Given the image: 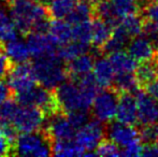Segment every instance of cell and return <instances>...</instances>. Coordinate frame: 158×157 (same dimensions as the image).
<instances>
[{
    "mask_svg": "<svg viewBox=\"0 0 158 157\" xmlns=\"http://www.w3.org/2000/svg\"><path fill=\"white\" fill-rule=\"evenodd\" d=\"M31 65L38 83L51 89L69 80L67 63L58 54L35 58Z\"/></svg>",
    "mask_w": 158,
    "mask_h": 157,
    "instance_id": "obj_1",
    "label": "cell"
},
{
    "mask_svg": "<svg viewBox=\"0 0 158 157\" xmlns=\"http://www.w3.org/2000/svg\"><path fill=\"white\" fill-rule=\"evenodd\" d=\"M54 140L45 128L32 132L19 134L14 147V155L19 156H51L53 155Z\"/></svg>",
    "mask_w": 158,
    "mask_h": 157,
    "instance_id": "obj_2",
    "label": "cell"
},
{
    "mask_svg": "<svg viewBox=\"0 0 158 157\" xmlns=\"http://www.w3.org/2000/svg\"><path fill=\"white\" fill-rule=\"evenodd\" d=\"M11 19L16 29L23 37L31 32L32 26L38 19L51 16L48 8L33 0H21L11 4Z\"/></svg>",
    "mask_w": 158,
    "mask_h": 157,
    "instance_id": "obj_3",
    "label": "cell"
},
{
    "mask_svg": "<svg viewBox=\"0 0 158 157\" xmlns=\"http://www.w3.org/2000/svg\"><path fill=\"white\" fill-rule=\"evenodd\" d=\"M14 98L21 105L39 108L45 113L46 118L52 116L58 112H63L57 101L54 89L43 85H35L25 92L14 95Z\"/></svg>",
    "mask_w": 158,
    "mask_h": 157,
    "instance_id": "obj_4",
    "label": "cell"
},
{
    "mask_svg": "<svg viewBox=\"0 0 158 157\" xmlns=\"http://www.w3.org/2000/svg\"><path fill=\"white\" fill-rule=\"evenodd\" d=\"M57 101L59 103L61 111L64 113L84 110L89 111L92 103L86 99L79 84L72 80H67L64 83L55 88Z\"/></svg>",
    "mask_w": 158,
    "mask_h": 157,
    "instance_id": "obj_5",
    "label": "cell"
},
{
    "mask_svg": "<svg viewBox=\"0 0 158 157\" xmlns=\"http://www.w3.org/2000/svg\"><path fill=\"white\" fill-rule=\"evenodd\" d=\"M106 138V125L97 118H90L85 126L77 130L74 137L77 143L84 150V156L96 155L99 143Z\"/></svg>",
    "mask_w": 158,
    "mask_h": 157,
    "instance_id": "obj_6",
    "label": "cell"
},
{
    "mask_svg": "<svg viewBox=\"0 0 158 157\" xmlns=\"http://www.w3.org/2000/svg\"><path fill=\"white\" fill-rule=\"evenodd\" d=\"M119 96L121 94L113 86L102 88V90L98 92L90 108L93 116L106 124L112 121L116 115Z\"/></svg>",
    "mask_w": 158,
    "mask_h": 157,
    "instance_id": "obj_7",
    "label": "cell"
},
{
    "mask_svg": "<svg viewBox=\"0 0 158 157\" xmlns=\"http://www.w3.org/2000/svg\"><path fill=\"white\" fill-rule=\"evenodd\" d=\"M45 113L39 108L19 105V110L13 119V125L19 134H25V132L37 131L43 128L45 125Z\"/></svg>",
    "mask_w": 158,
    "mask_h": 157,
    "instance_id": "obj_8",
    "label": "cell"
},
{
    "mask_svg": "<svg viewBox=\"0 0 158 157\" xmlns=\"http://www.w3.org/2000/svg\"><path fill=\"white\" fill-rule=\"evenodd\" d=\"M8 84L12 89L13 94L16 95L19 93L25 92L38 84L35 72L32 69V65L27 63L16 64L13 66L12 70L6 76Z\"/></svg>",
    "mask_w": 158,
    "mask_h": 157,
    "instance_id": "obj_9",
    "label": "cell"
},
{
    "mask_svg": "<svg viewBox=\"0 0 158 157\" xmlns=\"http://www.w3.org/2000/svg\"><path fill=\"white\" fill-rule=\"evenodd\" d=\"M106 138L116 143L121 149H126L141 141L139 130L135 126L121 123L118 121L116 123L109 122L106 124Z\"/></svg>",
    "mask_w": 158,
    "mask_h": 157,
    "instance_id": "obj_10",
    "label": "cell"
},
{
    "mask_svg": "<svg viewBox=\"0 0 158 157\" xmlns=\"http://www.w3.org/2000/svg\"><path fill=\"white\" fill-rule=\"evenodd\" d=\"M44 128L48 130L54 141L72 140L77 132L64 112H58L54 115L46 118Z\"/></svg>",
    "mask_w": 158,
    "mask_h": 157,
    "instance_id": "obj_11",
    "label": "cell"
},
{
    "mask_svg": "<svg viewBox=\"0 0 158 157\" xmlns=\"http://www.w3.org/2000/svg\"><path fill=\"white\" fill-rule=\"evenodd\" d=\"M138 107V122L140 125L157 123L158 122V101L148 93L139 88L135 93Z\"/></svg>",
    "mask_w": 158,
    "mask_h": 157,
    "instance_id": "obj_12",
    "label": "cell"
},
{
    "mask_svg": "<svg viewBox=\"0 0 158 157\" xmlns=\"http://www.w3.org/2000/svg\"><path fill=\"white\" fill-rule=\"evenodd\" d=\"M26 39L30 54L33 58L57 54L58 45L55 43V41L51 38L48 34L30 32L26 36Z\"/></svg>",
    "mask_w": 158,
    "mask_h": 157,
    "instance_id": "obj_13",
    "label": "cell"
},
{
    "mask_svg": "<svg viewBox=\"0 0 158 157\" xmlns=\"http://www.w3.org/2000/svg\"><path fill=\"white\" fill-rule=\"evenodd\" d=\"M115 118L121 123L133 126L135 125L138 122V107L135 95L130 93L121 94Z\"/></svg>",
    "mask_w": 158,
    "mask_h": 157,
    "instance_id": "obj_14",
    "label": "cell"
},
{
    "mask_svg": "<svg viewBox=\"0 0 158 157\" xmlns=\"http://www.w3.org/2000/svg\"><path fill=\"white\" fill-rule=\"evenodd\" d=\"M127 53L138 63L153 60L156 55L154 48L145 37L137 36L129 41L127 45Z\"/></svg>",
    "mask_w": 158,
    "mask_h": 157,
    "instance_id": "obj_15",
    "label": "cell"
},
{
    "mask_svg": "<svg viewBox=\"0 0 158 157\" xmlns=\"http://www.w3.org/2000/svg\"><path fill=\"white\" fill-rule=\"evenodd\" d=\"M96 57L90 52L82 54L73 58L72 60L67 61V70L70 80H77L85 74L92 72L94 69Z\"/></svg>",
    "mask_w": 158,
    "mask_h": 157,
    "instance_id": "obj_16",
    "label": "cell"
},
{
    "mask_svg": "<svg viewBox=\"0 0 158 157\" xmlns=\"http://www.w3.org/2000/svg\"><path fill=\"white\" fill-rule=\"evenodd\" d=\"M93 71H94L93 74H94L99 87L106 88L112 86L115 78V70L109 58H106L103 56L98 57L95 60Z\"/></svg>",
    "mask_w": 158,
    "mask_h": 157,
    "instance_id": "obj_17",
    "label": "cell"
},
{
    "mask_svg": "<svg viewBox=\"0 0 158 157\" xmlns=\"http://www.w3.org/2000/svg\"><path fill=\"white\" fill-rule=\"evenodd\" d=\"M131 40V37L128 35V32L125 30V28L121 25V23L113 28V31L111 37L108 41L103 44L101 48V52L103 55H110L112 53L123 51L127 48L129 41Z\"/></svg>",
    "mask_w": 158,
    "mask_h": 157,
    "instance_id": "obj_18",
    "label": "cell"
},
{
    "mask_svg": "<svg viewBox=\"0 0 158 157\" xmlns=\"http://www.w3.org/2000/svg\"><path fill=\"white\" fill-rule=\"evenodd\" d=\"M3 48L6 51L9 58L13 61L14 65L22 63H27L31 57L27 42H24L19 38L11 40L3 44Z\"/></svg>",
    "mask_w": 158,
    "mask_h": 157,
    "instance_id": "obj_19",
    "label": "cell"
},
{
    "mask_svg": "<svg viewBox=\"0 0 158 157\" xmlns=\"http://www.w3.org/2000/svg\"><path fill=\"white\" fill-rule=\"evenodd\" d=\"M48 35L57 45H63L73 40L72 25L64 19H53L51 22Z\"/></svg>",
    "mask_w": 158,
    "mask_h": 157,
    "instance_id": "obj_20",
    "label": "cell"
},
{
    "mask_svg": "<svg viewBox=\"0 0 158 157\" xmlns=\"http://www.w3.org/2000/svg\"><path fill=\"white\" fill-rule=\"evenodd\" d=\"M92 26H93V36H92V46L100 48L103 46L111 37L113 31V27L104 22L103 19L94 16L92 19Z\"/></svg>",
    "mask_w": 158,
    "mask_h": 157,
    "instance_id": "obj_21",
    "label": "cell"
},
{
    "mask_svg": "<svg viewBox=\"0 0 158 157\" xmlns=\"http://www.w3.org/2000/svg\"><path fill=\"white\" fill-rule=\"evenodd\" d=\"M135 76L137 79L138 85L142 89L157 80L158 73L154 60H146L138 64L135 70Z\"/></svg>",
    "mask_w": 158,
    "mask_h": 157,
    "instance_id": "obj_22",
    "label": "cell"
},
{
    "mask_svg": "<svg viewBox=\"0 0 158 157\" xmlns=\"http://www.w3.org/2000/svg\"><path fill=\"white\" fill-rule=\"evenodd\" d=\"M109 60L112 64L115 70V73H123V72H135L138 66V61L135 60L127 52L118 51L109 55Z\"/></svg>",
    "mask_w": 158,
    "mask_h": 157,
    "instance_id": "obj_23",
    "label": "cell"
},
{
    "mask_svg": "<svg viewBox=\"0 0 158 157\" xmlns=\"http://www.w3.org/2000/svg\"><path fill=\"white\" fill-rule=\"evenodd\" d=\"M92 45L86 44L83 42L77 41V40H71L68 43H64L63 45H59L57 48V54L61 59L64 61H70L73 58L80 56L82 54H85L90 51Z\"/></svg>",
    "mask_w": 158,
    "mask_h": 157,
    "instance_id": "obj_24",
    "label": "cell"
},
{
    "mask_svg": "<svg viewBox=\"0 0 158 157\" xmlns=\"http://www.w3.org/2000/svg\"><path fill=\"white\" fill-rule=\"evenodd\" d=\"M94 17V2L92 0H80L73 11L66 17L71 25L89 21Z\"/></svg>",
    "mask_w": 158,
    "mask_h": 157,
    "instance_id": "obj_25",
    "label": "cell"
},
{
    "mask_svg": "<svg viewBox=\"0 0 158 157\" xmlns=\"http://www.w3.org/2000/svg\"><path fill=\"white\" fill-rule=\"evenodd\" d=\"M112 86L119 93V94H123V93L135 94L140 88L133 72L116 73Z\"/></svg>",
    "mask_w": 158,
    "mask_h": 157,
    "instance_id": "obj_26",
    "label": "cell"
},
{
    "mask_svg": "<svg viewBox=\"0 0 158 157\" xmlns=\"http://www.w3.org/2000/svg\"><path fill=\"white\" fill-rule=\"evenodd\" d=\"M84 153V150L74 139L54 141L53 143V155L55 156H82Z\"/></svg>",
    "mask_w": 158,
    "mask_h": 157,
    "instance_id": "obj_27",
    "label": "cell"
},
{
    "mask_svg": "<svg viewBox=\"0 0 158 157\" xmlns=\"http://www.w3.org/2000/svg\"><path fill=\"white\" fill-rule=\"evenodd\" d=\"M80 0H53L48 8L53 19H64L73 11Z\"/></svg>",
    "mask_w": 158,
    "mask_h": 157,
    "instance_id": "obj_28",
    "label": "cell"
},
{
    "mask_svg": "<svg viewBox=\"0 0 158 157\" xmlns=\"http://www.w3.org/2000/svg\"><path fill=\"white\" fill-rule=\"evenodd\" d=\"M19 30L16 29L12 19L6 15V13L0 8V41L6 43L11 40L19 38Z\"/></svg>",
    "mask_w": 158,
    "mask_h": 157,
    "instance_id": "obj_29",
    "label": "cell"
},
{
    "mask_svg": "<svg viewBox=\"0 0 158 157\" xmlns=\"http://www.w3.org/2000/svg\"><path fill=\"white\" fill-rule=\"evenodd\" d=\"M144 16L142 13H133V14L127 15L121 22V25L125 28L131 39L137 36H140L143 31L144 25Z\"/></svg>",
    "mask_w": 158,
    "mask_h": 157,
    "instance_id": "obj_30",
    "label": "cell"
},
{
    "mask_svg": "<svg viewBox=\"0 0 158 157\" xmlns=\"http://www.w3.org/2000/svg\"><path fill=\"white\" fill-rule=\"evenodd\" d=\"M113 6L122 19L133 13H141L139 0H112Z\"/></svg>",
    "mask_w": 158,
    "mask_h": 157,
    "instance_id": "obj_31",
    "label": "cell"
},
{
    "mask_svg": "<svg viewBox=\"0 0 158 157\" xmlns=\"http://www.w3.org/2000/svg\"><path fill=\"white\" fill-rule=\"evenodd\" d=\"M72 30H73V40L83 42V43L86 44L92 43V36H93L92 19L72 25Z\"/></svg>",
    "mask_w": 158,
    "mask_h": 157,
    "instance_id": "obj_32",
    "label": "cell"
},
{
    "mask_svg": "<svg viewBox=\"0 0 158 157\" xmlns=\"http://www.w3.org/2000/svg\"><path fill=\"white\" fill-rule=\"evenodd\" d=\"M19 108V103L15 98H9L8 100L3 101L0 105V124H13V119Z\"/></svg>",
    "mask_w": 158,
    "mask_h": 157,
    "instance_id": "obj_33",
    "label": "cell"
},
{
    "mask_svg": "<svg viewBox=\"0 0 158 157\" xmlns=\"http://www.w3.org/2000/svg\"><path fill=\"white\" fill-rule=\"evenodd\" d=\"M138 130L142 143H158V122L141 125Z\"/></svg>",
    "mask_w": 158,
    "mask_h": 157,
    "instance_id": "obj_34",
    "label": "cell"
},
{
    "mask_svg": "<svg viewBox=\"0 0 158 157\" xmlns=\"http://www.w3.org/2000/svg\"><path fill=\"white\" fill-rule=\"evenodd\" d=\"M95 153L98 156H119L122 155V150H119V147L116 143L110 139L104 138L97 147Z\"/></svg>",
    "mask_w": 158,
    "mask_h": 157,
    "instance_id": "obj_35",
    "label": "cell"
},
{
    "mask_svg": "<svg viewBox=\"0 0 158 157\" xmlns=\"http://www.w3.org/2000/svg\"><path fill=\"white\" fill-rule=\"evenodd\" d=\"M145 19V17H144ZM142 34L144 35L146 39L151 42L152 46L154 48L156 54H158V28L153 22L150 19H144V25H143V31Z\"/></svg>",
    "mask_w": 158,
    "mask_h": 157,
    "instance_id": "obj_36",
    "label": "cell"
},
{
    "mask_svg": "<svg viewBox=\"0 0 158 157\" xmlns=\"http://www.w3.org/2000/svg\"><path fill=\"white\" fill-rule=\"evenodd\" d=\"M67 115H68V118L70 123L72 124V126L77 129V131L81 129L83 126H85L88 123V121L92 118L88 114V111H84V110L69 112V113H67Z\"/></svg>",
    "mask_w": 158,
    "mask_h": 157,
    "instance_id": "obj_37",
    "label": "cell"
},
{
    "mask_svg": "<svg viewBox=\"0 0 158 157\" xmlns=\"http://www.w3.org/2000/svg\"><path fill=\"white\" fill-rule=\"evenodd\" d=\"M13 66L14 64L6 55L3 46H0V80L6 79L8 74L12 70Z\"/></svg>",
    "mask_w": 158,
    "mask_h": 157,
    "instance_id": "obj_38",
    "label": "cell"
},
{
    "mask_svg": "<svg viewBox=\"0 0 158 157\" xmlns=\"http://www.w3.org/2000/svg\"><path fill=\"white\" fill-rule=\"evenodd\" d=\"M0 156H14V144L0 131Z\"/></svg>",
    "mask_w": 158,
    "mask_h": 157,
    "instance_id": "obj_39",
    "label": "cell"
},
{
    "mask_svg": "<svg viewBox=\"0 0 158 157\" xmlns=\"http://www.w3.org/2000/svg\"><path fill=\"white\" fill-rule=\"evenodd\" d=\"M14 97L12 89L9 86L8 82L4 81V79L0 80V105H1L3 101L8 100L9 98H12Z\"/></svg>",
    "mask_w": 158,
    "mask_h": 157,
    "instance_id": "obj_40",
    "label": "cell"
},
{
    "mask_svg": "<svg viewBox=\"0 0 158 157\" xmlns=\"http://www.w3.org/2000/svg\"><path fill=\"white\" fill-rule=\"evenodd\" d=\"M141 156H158V143H144Z\"/></svg>",
    "mask_w": 158,
    "mask_h": 157,
    "instance_id": "obj_41",
    "label": "cell"
},
{
    "mask_svg": "<svg viewBox=\"0 0 158 157\" xmlns=\"http://www.w3.org/2000/svg\"><path fill=\"white\" fill-rule=\"evenodd\" d=\"M145 92L148 93L153 98H155L158 101V79L155 80L153 83H151L150 85H148L145 88Z\"/></svg>",
    "mask_w": 158,
    "mask_h": 157,
    "instance_id": "obj_42",
    "label": "cell"
},
{
    "mask_svg": "<svg viewBox=\"0 0 158 157\" xmlns=\"http://www.w3.org/2000/svg\"><path fill=\"white\" fill-rule=\"evenodd\" d=\"M35 2H37V3L41 4V6H45V8H48L50 6V4L52 3L53 0H33Z\"/></svg>",
    "mask_w": 158,
    "mask_h": 157,
    "instance_id": "obj_43",
    "label": "cell"
},
{
    "mask_svg": "<svg viewBox=\"0 0 158 157\" xmlns=\"http://www.w3.org/2000/svg\"><path fill=\"white\" fill-rule=\"evenodd\" d=\"M154 63H155V66H156V70H157V73H158V54L155 55V57H154Z\"/></svg>",
    "mask_w": 158,
    "mask_h": 157,
    "instance_id": "obj_44",
    "label": "cell"
},
{
    "mask_svg": "<svg viewBox=\"0 0 158 157\" xmlns=\"http://www.w3.org/2000/svg\"><path fill=\"white\" fill-rule=\"evenodd\" d=\"M6 3H8L9 6H11V4H13V3H15V2H17V1H21V0H3Z\"/></svg>",
    "mask_w": 158,
    "mask_h": 157,
    "instance_id": "obj_45",
    "label": "cell"
},
{
    "mask_svg": "<svg viewBox=\"0 0 158 157\" xmlns=\"http://www.w3.org/2000/svg\"><path fill=\"white\" fill-rule=\"evenodd\" d=\"M93 2H94V3H96V2H98V1H100V0H92Z\"/></svg>",
    "mask_w": 158,
    "mask_h": 157,
    "instance_id": "obj_46",
    "label": "cell"
},
{
    "mask_svg": "<svg viewBox=\"0 0 158 157\" xmlns=\"http://www.w3.org/2000/svg\"><path fill=\"white\" fill-rule=\"evenodd\" d=\"M0 46H3V43H2L1 41H0Z\"/></svg>",
    "mask_w": 158,
    "mask_h": 157,
    "instance_id": "obj_47",
    "label": "cell"
}]
</instances>
